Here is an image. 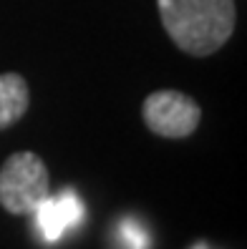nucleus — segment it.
Here are the masks:
<instances>
[{"mask_svg": "<svg viewBox=\"0 0 247 249\" xmlns=\"http://www.w3.org/2000/svg\"><path fill=\"white\" fill-rule=\"evenodd\" d=\"M31 106V89L20 73H0V131L18 124Z\"/></svg>", "mask_w": 247, "mask_h": 249, "instance_id": "obj_5", "label": "nucleus"}, {"mask_svg": "<svg viewBox=\"0 0 247 249\" xmlns=\"http://www.w3.org/2000/svg\"><path fill=\"white\" fill-rule=\"evenodd\" d=\"M167 36L194 58L217 53L235 33V0H156Z\"/></svg>", "mask_w": 247, "mask_h": 249, "instance_id": "obj_1", "label": "nucleus"}, {"mask_svg": "<svg viewBox=\"0 0 247 249\" xmlns=\"http://www.w3.org/2000/svg\"><path fill=\"white\" fill-rule=\"evenodd\" d=\"M51 196L48 166L36 151H16L0 166V207L8 214H33Z\"/></svg>", "mask_w": 247, "mask_h": 249, "instance_id": "obj_2", "label": "nucleus"}, {"mask_svg": "<svg viewBox=\"0 0 247 249\" xmlns=\"http://www.w3.org/2000/svg\"><path fill=\"white\" fill-rule=\"evenodd\" d=\"M141 116L152 134L162 139H187L202 121V106L177 89H162L144 98Z\"/></svg>", "mask_w": 247, "mask_h": 249, "instance_id": "obj_3", "label": "nucleus"}, {"mask_svg": "<svg viewBox=\"0 0 247 249\" xmlns=\"http://www.w3.org/2000/svg\"><path fill=\"white\" fill-rule=\"evenodd\" d=\"M33 214H36V222H38V229L43 231V237L48 242H56L68 224L78 222L81 201L71 192H66L61 196H48L46 201H40V207Z\"/></svg>", "mask_w": 247, "mask_h": 249, "instance_id": "obj_4", "label": "nucleus"}]
</instances>
